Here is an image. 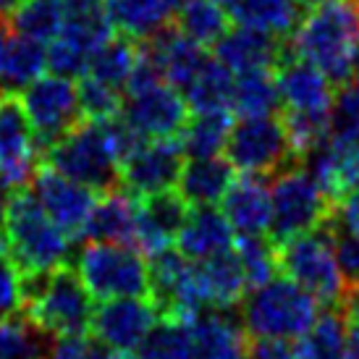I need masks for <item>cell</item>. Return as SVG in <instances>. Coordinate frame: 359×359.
Instances as JSON below:
<instances>
[{"label": "cell", "mask_w": 359, "mask_h": 359, "mask_svg": "<svg viewBox=\"0 0 359 359\" xmlns=\"http://www.w3.org/2000/svg\"><path fill=\"white\" fill-rule=\"evenodd\" d=\"M208 48L189 40L181 29H163L150 40V55L158 66L160 76L173 84L179 92L189 87V81L197 76V71L208 60Z\"/></svg>", "instance_id": "obj_24"}, {"label": "cell", "mask_w": 359, "mask_h": 359, "mask_svg": "<svg viewBox=\"0 0 359 359\" xmlns=\"http://www.w3.org/2000/svg\"><path fill=\"white\" fill-rule=\"evenodd\" d=\"M187 155L176 140H140L121 163V187L134 197H150L179 184Z\"/></svg>", "instance_id": "obj_14"}, {"label": "cell", "mask_w": 359, "mask_h": 359, "mask_svg": "<svg viewBox=\"0 0 359 359\" xmlns=\"http://www.w3.org/2000/svg\"><path fill=\"white\" fill-rule=\"evenodd\" d=\"M233 250L241 259V268H244L250 289L268 283L270 278H276L280 273L276 244L265 236H239Z\"/></svg>", "instance_id": "obj_39"}, {"label": "cell", "mask_w": 359, "mask_h": 359, "mask_svg": "<svg viewBox=\"0 0 359 359\" xmlns=\"http://www.w3.org/2000/svg\"><path fill=\"white\" fill-rule=\"evenodd\" d=\"M66 21L53 42H48V69L58 76L79 79L87 74L92 55L113 37V21L105 0H63Z\"/></svg>", "instance_id": "obj_9"}, {"label": "cell", "mask_w": 359, "mask_h": 359, "mask_svg": "<svg viewBox=\"0 0 359 359\" xmlns=\"http://www.w3.org/2000/svg\"><path fill=\"white\" fill-rule=\"evenodd\" d=\"M233 129L231 110H210V113H194L184 131L179 134L181 150L187 158H210L226 150L229 134Z\"/></svg>", "instance_id": "obj_32"}, {"label": "cell", "mask_w": 359, "mask_h": 359, "mask_svg": "<svg viewBox=\"0 0 359 359\" xmlns=\"http://www.w3.org/2000/svg\"><path fill=\"white\" fill-rule=\"evenodd\" d=\"M297 359H346V315L325 307L297 344Z\"/></svg>", "instance_id": "obj_33"}, {"label": "cell", "mask_w": 359, "mask_h": 359, "mask_svg": "<svg viewBox=\"0 0 359 359\" xmlns=\"http://www.w3.org/2000/svg\"><path fill=\"white\" fill-rule=\"evenodd\" d=\"M302 3H304V6H309V3H318V0H302Z\"/></svg>", "instance_id": "obj_53"}, {"label": "cell", "mask_w": 359, "mask_h": 359, "mask_svg": "<svg viewBox=\"0 0 359 359\" xmlns=\"http://www.w3.org/2000/svg\"><path fill=\"white\" fill-rule=\"evenodd\" d=\"M289 50L318 66L336 87L354 81L359 58V6L354 0H318L291 32Z\"/></svg>", "instance_id": "obj_2"}, {"label": "cell", "mask_w": 359, "mask_h": 359, "mask_svg": "<svg viewBox=\"0 0 359 359\" xmlns=\"http://www.w3.org/2000/svg\"><path fill=\"white\" fill-rule=\"evenodd\" d=\"M189 205L179 191H160L150 197H137V231H134V247L144 255H158L168 250L176 241L179 231L187 223Z\"/></svg>", "instance_id": "obj_18"}, {"label": "cell", "mask_w": 359, "mask_h": 359, "mask_svg": "<svg viewBox=\"0 0 359 359\" xmlns=\"http://www.w3.org/2000/svg\"><path fill=\"white\" fill-rule=\"evenodd\" d=\"M233 309L205 307L191 315L194 333V359H247L250 339L241 330L239 312L231 318Z\"/></svg>", "instance_id": "obj_21"}, {"label": "cell", "mask_w": 359, "mask_h": 359, "mask_svg": "<svg viewBox=\"0 0 359 359\" xmlns=\"http://www.w3.org/2000/svg\"><path fill=\"white\" fill-rule=\"evenodd\" d=\"M320 315V304L286 276L255 286L239 302V323L247 339H302Z\"/></svg>", "instance_id": "obj_5"}, {"label": "cell", "mask_w": 359, "mask_h": 359, "mask_svg": "<svg viewBox=\"0 0 359 359\" xmlns=\"http://www.w3.org/2000/svg\"><path fill=\"white\" fill-rule=\"evenodd\" d=\"M48 71V48L29 37H11L3 79H0V95H19L32 81L45 76Z\"/></svg>", "instance_id": "obj_30"}, {"label": "cell", "mask_w": 359, "mask_h": 359, "mask_svg": "<svg viewBox=\"0 0 359 359\" xmlns=\"http://www.w3.org/2000/svg\"><path fill=\"white\" fill-rule=\"evenodd\" d=\"M181 0H105L113 29L137 42H150L176 21Z\"/></svg>", "instance_id": "obj_25"}, {"label": "cell", "mask_w": 359, "mask_h": 359, "mask_svg": "<svg viewBox=\"0 0 359 359\" xmlns=\"http://www.w3.org/2000/svg\"><path fill=\"white\" fill-rule=\"evenodd\" d=\"M137 359H194V333L187 318H160L134 351Z\"/></svg>", "instance_id": "obj_37"}, {"label": "cell", "mask_w": 359, "mask_h": 359, "mask_svg": "<svg viewBox=\"0 0 359 359\" xmlns=\"http://www.w3.org/2000/svg\"><path fill=\"white\" fill-rule=\"evenodd\" d=\"M276 255L280 273L302 286L318 304L341 307L349 283L344 278V270L336 257V239L330 220L320 229L276 244Z\"/></svg>", "instance_id": "obj_6"}, {"label": "cell", "mask_w": 359, "mask_h": 359, "mask_svg": "<svg viewBox=\"0 0 359 359\" xmlns=\"http://www.w3.org/2000/svg\"><path fill=\"white\" fill-rule=\"evenodd\" d=\"M354 81L359 84V58H357V69H354Z\"/></svg>", "instance_id": "obj_51"}, {"label": "cell", "mask_w": 359, "mask_h": 359, "mask_svg": "<svg viewBox=\"0 0 359 359\" xmlns=\"http://www.w3.org/2000/svg\"><path fill=\"white\" fill-rule=\"evenodd\" d=\"M95 297L74 268L21 276V312L50 339L92 333Z\"/></svg>", "instance_id": "obj_3"}, {"label": "cell", "mask_w": 359, "mask_h": 359, "mask_svg": "<svg viewBox=\"0 0 359 359\" xmlns=\"http://www.w3.org/2000/svg\"><path fill=\"white\" fill-rule=\"evenodd\" d=\"M330 220H333V226H336V229L359 236V184L339 202V205H336L333 218Z\"/></svg>", "instance_id": "obj_44"}, {"label": "cell", "mask_w": 359, "mask_h": 359, "mask_svg": "<svg viewBox=\"0 0 359 359\" xmlns=\"http://www.w3.org/2000/svg\"><path fill=\"white\" fill-rule=\"evenodd\" d=\"M140 137L123 118L79 121L42 152V163L69 179L90 187L95 194L121 189V163Z\"/></svg>", "instance_id": "obj_1"}, {"label": "cell", "mask_w": 359, "mask_h": 359, "mask_svg": "<svg viewBox=\"0 0 359 359\" xmlns=\"http://www.w3.org/2000/svg\"><path fill=\"white\" fill-rule=\"evenodd\" d=\"M233 173H236V168L229 163V158H220V155L187 158L176 191L187 200L189 208L215 205L223 200V194L233 184Z\"/></svg>", "instance_id": "obj_28"}, {"label": "cell", "mask_w": 359, "mask_h": 359, "mask_svg": "<svg viewBox=\"0 0 359 359\" xmlns=\"http://www.w3.org/2000/svg\"><path fill=\"white\" fill-rule=\"evenodd\" d=\"M333 239H336V257L344 270V278L349 286H359V236L333 226Z\"/></svg>", "instance_id": "obj_43"}, {"label": "cell", "mask_w": 359, "mask_h": 359, "mask_svg": "<svg viewBox=\"0 0 359 359\" xmlns=\"http://www.w3.org/2000/svg\"><path fill=\"white\" fill-rule=\"evenodd\" d=\"M330 137L359 140V84L349 81L339 87L333 113H330Z\"/></svg>", "instance_id": "obj_41"}, {"label": "cell", "mask_w": 359, "mask_h": 359, "mask_svg": "<svg viewBox=\"0 0 359 359\" xmlns=\"http://www.w3.org/2000/svg\"><path fill=\"white\" fill-rule=\"evenodd\" d=\"M21 108L29 118L40 152H45L53 142L60 140L81 121L79 90L69 76H40L27 90H21Z\"/></svg>", "instance_id": "obj_11"}, {"label": "cell", "mask_w": 359, "mask_h": 359, "mask_svg": "<svg viewBox=\"0 0 359 359\" xmlns=\"http://www.w3.org/2000/svg\"><path fill=\"white\" fill-rule=\"evenodd\" d=\"M71 241L42 210L32 189H13L6 208L3 247L21 276L60 268L71 252Z\"/></svg>", "instance_id": "obj_4"}, {"label": "cell", "mask_w": 359, "mask_h": 359, "mask_svg": "<svg viewBox=\"0 0 359 359\" xmlns=\"http://www.w3.org/2000/svg\"><path fill=\"white\" fill-rule=\"evenodd\" d=\"M189 113L184 95L165 79H158L126 92L121 118L140 140H176L187 126Z\"/></svg>", "instance_id": "obj_12"}, {"label": "cell", "mask_w": 359, "mask_h": 359, "mask_svg": "<svg viewBox=\"0 0 359 359\" xmlns=\"http://www.w3.org/2000/svg\"><path fill=\"white\" fill-rule=\"evenodd\" d=\"M8 42H11L8 27H6V21H0V79H3V66H6V53H8Z\"/></svg>", "instance_id": "obj_47"}, {"label": "cell", "mask_w": 359, "mask_h": 359, "mask_svg": "<svg viewBox=\"0 0 359 359\" xmlns=\"http://www.w3.org/2000/svg\"><path fill=\"white\" fill-rule=\"evenodd\" d=\"M220 205L236 236H265L270 231L273 200H270V187L262 176L244 173L241 179H233Z\"/></svg>", "instance_id": "obj_22"}, {"label": "cell", "mask_w": 359, "mask_h": 359, "mask_svg": "<svg viewBox=\"0 0 359 359\" xmlns=\"http://www.w3.org/2000/svg\"><path fill=\"white\" fill-rule=\"evenodd\" d=\"M220 3H223V8H229V6L233 3V0H220Z\"/></svg>", "instance_id": "obj_52"}, {"label": "cell", "mask_w": 359, "mask_h": 359, "mask_svg": "<svg viewBox=\"0 0 359 359\" xmlns=\"http://www.w3.org/2000/svg\"><path fill=\"white\" fill-rule=\"evenodd\" d=\"M160 312L150 297L108 299L95 307L92 333L118 354H134L155 328Z\"/></svg>", "instance_id": "obj_16"}, {"label": "cell", "mask_w": 359, "mask_h": 359, "mask_svg": "<svg viewBox=\"0 0 359 359\" xmlns=\"http://www.w3.org/2000/svg\"><path fill=\"white\" fill-rule=\"evenodd\" d=\"M76 90H79L81 116H87V121H110L121 116V108H123L121 90L110 87V84H105L100 79H95L90 74L79 76Z\"/></svg>", "instance_id": "obj_40"}, {"label": "cell", "mask_w": 359, "mask_h": 359, "mask_svg": "<svg viewBox=\"0 0 359 359\" xmlns=\"http://www.w3.org/2000/svg\"><path fill=\"white\" fill-rule=\"evenodd\" d=\"M233 247H236V231L223 215V210H215L212 205L191 208L184 229L176 236V250L194 262L215 257Z\"/></svg>", "instance_id": "obj_23"}, {"label": "cell", "mask_w": 359, "mask_h": 359, "mask_svg": "<svg viewBox=\"0 0 359 359\" xmlns=\"http://www.w3.org/2000/svg\"><path fill=\"white\" fill-rule=\"evenodd\" d=\"M21 0H0V21L11 19V13L19 8Z\"/></svg>", "instance_id": "obj_48"}, {"label": "cell", "mask_w": 359, "mask_h": 359, "mask_svg": "<svg viewBox=\"0 0 359 359\" xmlns=\"http://www.w3.org/2000/svg\"><path fill=\"white\" fill-rule=\"evenodd\" d=\"M21 312V273L11 262L8 252L0 241V318Z\"/></svg>", "instance_id": "obj_42"}, {"label": "cell", "mask_w": 359, "mask_h": 359, "mask_svg": "<svg viewBox=\"0 0 359 359\" xmlns=\"http://www.w3.org/2000/svg\"><path fill=\"white\" fill-rule=\"evenodd\" d=\"M215 58L233 74H247V71H276L278 63L289 55V45L276 34L252 29L233 24L215 45Z\"/></svg>", "instance_id": "obj_19"}, {"label": "cell", "mask_w": 359, "mask_h": 359, "mask_svg": "<svg viewBox=\"0 0 359 359\" xmlns=\"http://www.w3.org/2000/svg\"><path fill=\"white\" fill-rule=\"evenodd\" d=\"M11 27L21 37L37 42H53L63 29L66 3L63 0H21V6L11 13Z\"/></svg>", "instance_id": "obj_38"}, {"label": "cell", "mask_w": 359, "mask_h": 359, "mask_svg": "<svg viewBox=\"0 0 359 359\" xmlns=\"http://www.w3.org/2000/svg\"><path fill=\"white\" fill-rule=\"evenodd\" d=\"M278 81H276V71H247V74H236L233 81V100L231 110L247 118V116H273V110H278Z\"/></svg>", "instance_id": "obj_35"}, {"label": "cell", "mask_w": 359, "mask_h": 359, "mask_svg": "<svg viewBox=\"0 0 359 359\" xmlns=\"http://www.w3.org/2000/svg\"><path fill=\"white\" fill-rule=\"evenodd\" d=\"M302 165L315 176L333 205H339L359 184V140L330 137L302 160Z\"/></svg>", "instance_id": "obj_20"}, {"label": "cell", "mask_w": 359, "mask_h": 359, "mask_svg": "<svg viewBox=\"0 0 359 359\" xmlns=\"http://www.w3.org/2000/svg\"><path fill=\"white\" fill-rule=\"evenodd\" d=\"M304 8L307 6L302 0H233L226 11L233 19V24L252 27V29L276 34L280 40H289Z\"/></svg>", "instance_id": "obj_29"}, {"label": "cell", "mask_w": 359, "mask_h": 359, "mask_svg": "<svg viewBox=\"0 0 359 359\" xmlns=\"http://www.w3.org/2000/svg\"><path fill=\"white\" fill-rule=\"evenodd\" d=\"M29 184L32 194L37 197V202L50 215L53 223L69 239H79L84 233V226H87V218H90L92 208H95L97 194L90 187L63 176V173L53 170L45 163L37 168V173L32 176Z\"/></svg>", "instance_id": "obj_15"}, {"label": "cell", "mask_w": 359, "mask_h": 359, "mask_svg": "<svg viewBox=\"0 0 359 359\" xmlns=\"http://www.w3.org/2000/svg\"><path fill=\"white\" fill-rule=\"evenodd\" d=\"M74 270L100 302L150 297V259L134 244L90 241L76 255Z\"/></svg>", "instance_id": "obj_7"}, {"label": "cell", "mask_w": 359, "mask_h": 359, "mask_svg": "<svg viewBox=\"0 0 359 359\" xmlns=\"http://www.w3.org/2000/svg\"><path fill=\"white\" fill-rule=\"evenodd\" d=\"M229 11L220 0H181L176 13V29L202 48H210L229 32Z\"/></svg>", "instance_id": "obj_34"}, {"label": "cell", "mask_w": 359, "mask_h": 359, "mask_svg": "<svg viewBox=\"0 0 359 359\" xmlns=\"http://www.w3.org/2000/svg\"><path fill=\"white\" fill-rule=\"evenodd\" d=\"M40 144L16 95H0V187L24 189L40 168Z\"/></svg>", "instance_id": "obj_13"}, {"label": "cell", "mask_w": 359, "mask_h": 359, "mask_svg": "<svg viewBox=\"0 0 359 359\" xmlns=\"http://www.w3.org/2000/svg\"><path fill=\"white\" fill-rule=\"evenodd\" d=\"M116 359H137V354H118L116 351Z\"/></svg>", "instance_id": "obj_50"}, {"label": "cell", "mask_w": 359, "mask_h": 359, "mask_svg": "<svg viewBox=\"0 0 359 359\" xmlns=\"http://www.w3.org/2000/svg\"><path fill=\"white\" fill-rule=\"evenodd\" d=\"M247 359H297V346L291 341L255 339L247 346Z\"/></svg>", "instance_id": "obj_45"}, {"label": "cell", "mask_w": 359, "mask_h": 359, "mask_svg": "<svg viewBox=\"0 0 359 359\" xmlns=\"http://www.w3.org/2000/svg\"><path fill=\"white\" fill-rule=\"evenodd\" d=\"M346 359H359V318H346Z\"/></svg>", "instance_id": "obj_46"}, {"label": "cell", "mask_w": 359, "mask_h": 359, "mask_svg": "<svg viewBox=\"0 0 359 359\" xmlns=\"http://www.w3.org/2000/svg\"><path fill=\"white\" fill-rule=\"evenodd\" d=\"M197 278L205 297V307L215 309H236L244 294L250 291L241 259L236 250L220 252L215 257L197 262Z\"/></svg>", "instance_id": "obj_26"}, {"label": "cell", "mask_w": 359, "mask_h": 359, "mask_svg": "<svg viewBox=\"0 0 359 359\" xmlns=\"http://www.w3.org/2000/svg\"><path fill=\"white\" fill-rule=\"evenodd\" d=\"M278 97L283 113H302V116H330L339 87L307 60L289 55L276 69Z\"/></svg>", "instance_id": "obj_17"}, {"label": "cell", "mask_w": 359, "mask_h": 359, "mask_svg": "<svg viewBox=\"0 0 359 359\" xmlns=\"http://www.w3.org/2000/svg\"><path fill=\"white\" fill-rule=\"evenodd\" d=\"M233 81L236 74L229 71L218 58H208L189 87L181 92L191 113H210V110H231L233 100Z\"/></svg>", "instance_id": "obj_31"}, {"label": "cell", "mask_w": 359, "mask_h": 359, "mask_svg": "<svg viewBox=\"0 0 359 359\" xmlns=\"http://www.w3.org/2000/svg\"><path fill=\"white\" fill-rule=\"evenodd\" d=\"M6 208H8V197L0 194V231H3V223H6Z\"/></svg>", "instance_id": "obj_49"}, {"label": "cell", "mask_w": 359, "mask_h": 359, "mask_svg": "<svg viewBox=\"0 0 359 359\" xmlns=\"http://www.w3.org/2000/svg\"><path fill=\"white\" fill-rule=\"evenodd\" d=\"M270 200H273V218L268 236L273 244L325 226L336 210L333 200L302 163L280 170L273 179Z\"/></svg>", "instance_id": "obj_8"}, {"label": "cell", "mask_w": 359, "mask_h": 359, "mask_svg": "<svg viewBox=\"0 0 359 359\" xmlns=\"http://www.w3.org/2000/svg\"><path fill=\"white\" fill-rule=\"evenodd\" d=\"M134 231H137V197L121 187L95 200L81 236L90 241L134 244Z\"/></svg>", "instance_id": "obj_27"}, {"label": "cell", "mask_w": 359, "mask_h": 359, "mask_svg": "<svg viewBox=\"0 0 359 359\" xmlns=\"http://www.w3.org/2000/svg\"><path fill=\"white\" fill-rule=\"evenodd\" d=\"M142 55V45L131 37H110L100 50L92 55L87 74L105 81L116 90H126L131 74Z\"/></svg>", "instance_id": "obj_36"}, {"label": "cell", "mask_w": 359, "mask_h": 359, "mask_svg": "<svg viewBox=\"0 0 359 359\" xmlns=\"http://www.w3.org/2000/svg\"><path fill=\"white\" fill-rule=\"evenodd\" d=\"M223 152L231 165L247 176H278L280 170L299 163L283 121L273 116H247L236 121Z\"/></svg>", "instance_id": "obj_10"}]
</instances>
